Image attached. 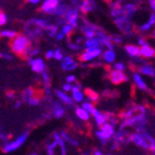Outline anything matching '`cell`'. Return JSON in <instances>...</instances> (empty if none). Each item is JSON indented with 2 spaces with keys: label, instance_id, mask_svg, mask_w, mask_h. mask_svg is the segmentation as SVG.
Wrapping results in <instances>:
<instances>
[{
  "label": "cell",
  "instance_id": "cell-48",
  "mask_svg": "<svg viewBox=\"0 0 155 155\" xmlns=\"http://www.w3.org/2000/svg\"><path fill=\"white\" fill-rule=\"evenodd\" d=\"M0 139H1L2 141H5V142H8V140H9V137H8V135H5V133L0 131Z\"/></svg>",
  "mask_w": 155,
  "mask_h": 155
},
{
  "label": "cell",
  "instance_id": "cell-39",
  "mask_svg": "<svg viewBox=\"0 0 155 155\" xmlns=\"http://www.w3.org/2000/svg\"><path fill=\"white\" fill-rule=\"evenodd\" d=\"M113 69H115V70H120V71H125L126 67H125V65H124V63L119 61V63H115L113 65Z\"/></svg>",
  "mask_w": 155,
  "mask_h": 155
},
{
  "label": "cell",
  "instance_id": "cell-19",
  "mask_svg": "<svg viewBox=\"0 0 155 155\" xmlns=\"http://www.w3.org/2000/svg\"><path fill=\"white\" fill-rule=\"evenodd\" d=\"M124 50L127 53V55H129L131 58L139 57L140 56V48L137 45H134V44H126L124 46Z\"/></svg>",
  "mask_w": 155,
  "mask_h": 155
},
{
  "label": "cell",
  "instance_id": "cell-36",
  "mask_svg": "<svg viewBox=\"0 0 155 155\" xmlns=\"http://www.w3.org/2000/svg\"><path fill=\"white\" fill-rule=\"evenodd\" d=\"M26 104H28L29 106H32V107H36V106H39L40 104V99H39L38 97L36 96H32L31 98H29L28 100H27Z\"/></svg>",
  "mask_w": 155,
  "mask_h": 155
},
{
  "label": "cell",
  "instance_id": "cell-50",
  "mask_svg": "<svg viewBox=\"0 0 155 155\" xmlns=\"http://www.w3.org/2000/svg\"><path fill=\"white\" fill-rule=\"evenodd\" d=\"M149 5H150V8L155 12V0H149Z\"/></svg>",
  "mask_w": 155,
  "mask_h": 155
},
{
  "label": "cell",
  "instance_id": "cell-16",
  "mask_svg": "<svg viewBox=\"0 0 155 155\" xmlns=\"http://www.w3.org/2000/svg\"><path fill=\"white\" fill-rule=\"evenodd\" d=\"M140 57L144 59H151L155 57V48L150 45H144L140 48Z\"/></svg>",
  "mask_w": 155,
  "mask_h": 155
},
{
  "label": "cell",
  "instance_id": "cell-34",
  "mask_svg": "<svg viewBox=\"0 0 155 155\" xmlns=\"http://www.w3.org/2000/svg\"><path fill=\"white\" fill-rule=\"evenodd\" d=\"M57 147V142L55 140L53 141L52 143L46 145V154L48 155H55L54 154V151H55V148Z\"/></svg>",
  "mask_w": 155,
  "mask_h": 155
},
{
  "label": "cell",
  "instance_id": "cell-41",
  "mask_svg": "<svg viewBox=\"0 0 155 155\" xmlns=\"http://www.w3.org/2000/svg\"><path fill=\"white\" fill-rule=\"evenodd\" d=\"M112 42L113 43H115V44H122L123 43V38L122 37H120V36H113L112 37Z\"/></svg>",
  "mask_w": 155,
  "mask_h": 155
},
{
  "label": "cell",
  "instance_id": "cell-51",
  "mask_svg": "<svg viewBox=\"0 0 155 155\" xmlns=\"http://www.w3.org/2000/svg\"><path fill=\"white\" fill-rule=\"evenodd\" d=\"M27 2H29V3H32V5H38L41 0H26Z\"/></svg>",
  "mask_w": 155,
  "mask_h": 155
},
{
  "label": "cell",
  "instance_id": "cell-15",
  "mask_svg": "<svg viewBox=\"0 0 155 155\" xmlns=\"http://www.w3.org/2000/svg\"><path fill=\"white\" fill-rule=\"evenodd\" d=\"M70 9V7L67 5V3L65 2H61L59 5H57V7L54 9L53 13H52V15H54V16H57V17H65V15L67 14L68 10Z\"/></svg>",
  "mask_w": 155,
  "mask_h": 155
},
{
  "label": "cell",
  "instance_id": "cell-9",
  "mask_svg": "<svg viewBox=\"0 0 155 155\" xmlns=\"http://www.w3.org/2000/svg\"><path fill=\"white\" fill-rule=\"evenodd\" d=\"M27 64L31 67L32 71L36 73H42L46 69L45 64H44L43 59H41V58L28 57L27 58Z\"/></svg>",
  "mask_w": 155,
  "mask_h": 155
},
{
  "label": "cell",
  "instance_id": "cell-54",
  "mask_svg": "<svg viewBox=\"0 0 155 155\" xmlns=\"http://www.w3.org/2000/svg\"><path fill=\"white\" fill-rule=\"evenodd\" d=\"M152 37L155 39V28H154V30H153V32H152Z\"/></svg>",
  "mask_w": 155,
  "mask_h": 155
},
{
  "label": "cell",
  "instance_id": "cell-30",
  "mask_svg": "<svg viewBox=\"0 0 155 155\" xmlns=\"http://www.w3.org/2000/svg\"><path fill=\"white\" fill-rule=\"evenodd\" d=\"M32 22H34V24H36L37 26H39L42 29H46L48 25H50V23L45 18H32Z\"/></svg>",
  "mask_w": 155,
  "mask_h": 155
},
{
  "label": "cell",
  "instance_id": "cell-7",
  "mask_svg": "<svg viewBox=\"0 0 155 155\" xmlns=\"http://www.w3.org/2000/svg\"><path fill=\"white\" fill-rule=\"evenodd\" d=\"M108 78H109V80L115 85L122 84V83H125L128 81V77L125 74L124 71L115 70V69H112V70L110 71L109 74H108Z\"/></svg>",
  "mask_w": 155,
  "mask_h": 155
},
{
  "label": "cell",
  "instance_id": "cell-46",
  "mask_svg": "<svg viewBox=\"0 0 155 155\" xmlns=\"http://www.w3.org/2000/svg\"><path fill=\"white\" fill-rule=\"evenodd\" d=\"M54 56V50H48L45 52V58L46 59H52Z\"/></svg>",
  "mask_w": 155,
  "mask_h": 155
},
{
  "label": "cell",
  "instance_id": "cell-12",
  "mask_svg": "<svg viewBox=\"0 0 155 155\" xmlns=\"http://www.w3.org/2000/svg\"><path fill=\"white\" fill-rule=\"evenodd\" d=\"M139 70V73H141V74L143 75H147V77H155V67L153 65H151V64L149 63H143L141 64V66H139L138 68Z\"/></svg>",
  "mask_w": 155,
  "mask_h": 155
},
{
  "label": "cell",
  "instance_id": "cell-18",
  "mask_svg": "<svg viewBox=\"0 0 155 155\" xmlns=\"http://www.w3.org/2000/svg\"><path fill=\"white\" fill-rule=\"evenodd\" d=\"M52 114H53L54 117H56V119H61V117L65 115V108H64L63 104H61V102L55 101L53 104Z\"/></svg>",
  "mask_w": 155,
  "mask_h": 155
},
{
  "label": "cell",
  "instance_id": "cell-3",
  "mask_svg": "<svg viewBox=\"0 0 155 155\" xmlns=\"http://www.w3.org/2000/svg\"><path fill=\"white\" fill-rule=\"evenodd\" d=\"M115 131H116L115 126L112 125V124L109 123V122H107L106 124L100 126L99 129H97L95 135H96L98 140H99L102 144L106 145V144H108L109 140L112 139V137L114 136Z\"/></svg>",
  "mask_w": 155,
  "mask_h": 155
},
{
  "label": "cell",
  "instance_id": "cell-11",
  "mask_svg": "<svg viewBox=\"0 0 155 155\" xmlns=\"http://www.w3.org/2000/svg\"><path fill=\"white\" fill-rule=\"evenodd\" d=\"M78 63L71 56H64L61 59V69L64 71H72L77 69Z\"/></svg>",
  "mask_w": 155,
  "mask_h": 155
},
{
  "label": "cell",
  "instance_id": "cell-35",
  "mask_svg": "<svg viewBox=\"0 0 155 155\" xmlns=\"http://www.w3.org/2000/svg\"><path fill=\"white\" fill-rule=\"evenodd\" d=\"M86 95L88 97V101H91V102H95V101H97L98 100V95L96 94V93H94V92H92V91H90V90H87L86 91Z\"/></svg>",
  "mask_w": 155,
  "mask_h": 155
},
{
  "label": "cell",
  "instance_id": "cell-5",
  "mask_svg": "<svg viewBox=\"0 0 155 155\" xmlns=\"http://www.w3.org/2000/svg\"><path fill=\"white\" fill-rule=\"evenodd\" d=\"M114 24L117 28L123 32L126 36H130L131 31H133V24L130 22V18L126 16V15H121V16H117L115 18H113Z\"/></svg>",
  "mask_w": 155,
  "mask_h": 155
},
{
  "label": "cell",
  "instance_id": "cell-1",
  "mask_svg": "<svg viewBox=\"0 0 155 155\" xmlns=\"http://www.w3.org/2000/svg\"><path fill=\"white\" fill-rule=\"evenodd\" d=\"M128 140L129 142H133L135 145L143 150H150V148L155 143V138L148 133V131H142V133H134L128 134Z\"/></svg>",
  "mask_w": 155,
  "mask_h": 155
},
{
  "label": "cell",
  "instance_id": "cell-28",
  "mask_svg": "<svg viewBox=\"0 0 155 155\" xmlns=\"http://www.w3.org/2000/svg\"><path fill=\"white\" fill-rule=\"evenodd\" d=\"M84 98H85V94L82 92V91H78V92L72 93V99L74 102L81 104V102L84 101Z\"/></svg>",
  "mask_w": 155,
  "mask_h": 155
},
{
  "label": "cell",
  "instance_id": "cell-44",
  "mask_svg": "<svg viewBox=\"0 0 155 155\" xmlns=\"http://www.w3.org/2000/svg\"><path fill=\"white\" fill-rule=\"evenodd\" d=\"M78 91H81V84L80 83H75V84L71 85V91L70 92H78Z\"/></svg>",
  "mask_w": 155,
  "mask_h": 155
},
{
  "label": "cell",
  "instance_id": "cell-37",
  "mask_svg": "<svg viewBox=\"0 0 155 155\" xmlns=\"http://www.w3.org/2000/svg\"><path fill=\"white\" fill-rule=\"evenodd\" d=\"M63 57H64V54H63V51H61V48H56V50H54L53 58H55L56 61H61Z\"/></svg>",
  "mask_w": 155,
  "mask_h": 155
},
{
  "label": "cell",
  "instance_id": "cell-25",
  "mask_svg": "<svg viewBox=\"0 0 155 155\" xmlns=\"http://www.w3.org/2000/svg\"><path fill=\"white\" fill-rule=\"evenodd\" d=\"M93 117H94L96 125L99 126V127L108 122V113H104V112H99V113L96 114V115L93 116Z\"/></svg>",
  "mask_w": 155,
  "mask_h": 155
},
{
  "label": "cell",
  "instance_id": "cell-20",
  "mask_svg": "<svg viewBox=\"0 0 155 155\" xmlns=\"http://www.w3.org/2000/svg\"><path fill=\"white\" fill-rule=\"evenodd\" d=\"M102 61H104V63L107 64H112L114 63V61H115L116 58V54L115 52H114V50H106L104 52H102Z\"/></svg>",
  "mask_w": 155,
  "mask_h": 155
},
{
  "label": "cell",
  "instance_id": "cell-55",
  "mask_svg": "<svg viewBox=\"0 0 155 155\" xmlns=\"http://www.w3.org/2000/svg\"><path fill=\"white\" fill-rule=\"evenodd\" d=\"M104 1H106L107 3H110V2L112 1V0H104Z\"/></svg>",
  "mask_w": 155,
  "mask_h": 155
},
{
  "label": "cell",
  "instance_id": "cell-10",
  "mask_svg": "<svg viewBox=\"0 0 155 155\" xmlns=\"http://www.w3.org/2000/svg\"><path fill=\"white\" fill-rule=\"evenodd\" d=\"M61 3V0H44L40 8V12L45 13V14H51L53 13L54 9Z\"/></svg>",
  "mask_w": 155,
  "mask_h": 155
},
{
  "label": "cell",
  "instance_id": "cell-8",
  "mask_svg": "<svg viewBox=\"0 0 155 155\" xmlns=\"http://www.w3.org/2000/svg\"><path fill=\"white\" fill-rule=\"evenodd\" d=\"M79 17H80V11H79L77 8H70V9L68 10L67 14L65 15L66 23L72 25L75 29L79 27V23H78Z\"/></svg>",
  "mask_w": 155,
  "mask_h": 155
},
{
  "label": "cell",
  "instance_id": "cell-38",
  "mask_svg": "<svg viewBox=\"0 0 155 155\" xmlns=\"http://www.w3.org/2000/svg\"><path fill=\"white\" fill-rule=\"evenodd\" d=\"M68 46H69V48L72 50V51H81V48H82V46H81L80 44L73 43V42H68Z\"/></svg>",
  "mask_w": 155,
  "mask_h": 155
},
{
  "label": "cell",
  "instance_id": "cell-13",
  "mask_svg": "<svg viewBox=\"0 0 155 155\" xmlns=\"http://www.w3.org/2000/svg\"><path fill=\"white\" fill-rule=\"evenodd\" d=\"M54 94L56 95V97H57L58 99L61 100L63 104H67V106H73V104H74V101H73V99H72V97H70L69 95L67 94V93L64 92V91L55 90V91H54Z\"/></svg>",
  "mask_w": 155,
  "mask_h": 155
},
{
  "label": "cell",
  "instance_id": "cell-23",
  "mask_svg": "<svg viewBox=\"0 0 155 155\" xmlns=\"http://www.w3.org/2000/svg\"><path fill=\"white\" fill-rule=\"evenodd\" d=\"M75 114H77V116L79 119L84 122L90 121V119H91L90 112L87 111V110H85L84 108H82V107H77V108H75Z\"/></svg>",
  "mask_w": 155,
  "mask_h": 155
},
{
  "label": "cell",
  "instance_id": "cell-21",
  "mask_svg": "<svg viewBox=\"0 0 155 155\" xmlns=\"http://www.w3.org/2000/svg\"><path fill=\"white\" fill-rule=\"evenodd\" d=\"M54 140L57 142V145L61 148V155H67V148H66V142L64 141V139L61 137V134L54 133L53 135Z\"/></svg>",
  "mask_w": 155,
  "mask_h": 155
},
{
  "label": "cell",
  "instance_id": "cell-29",
  "mask_svg": "<svg viewBox=\"0 0 155 155\" xmlns=\"http://www.w3.org/2000/svg\"><path fill=\"white\" fill-rule=\"evenodd\" d=\"M17 35V32L15 30H10V29H5V30H1L0 31V38H8V39H12L14 38Z\"/></svg>",
  "mask_w": 155,
  "mask_h": 155
},
{
  "label": "cell",
  "instance_id": "cell-4",
  "mask_svg": "<svg viewBox=\"0 0 155 155\" xmlns=\"http://www.w3.org/2000/svg\"><path fill=\"white\" fill-rule=\"evenodd\" d=\"M29 133L28 131H25V133L21 134V135L17 137L16 139H14L13 141H10V142H5L2 147V150L5 153H11L16 151L17 149H19L26 142L27 138H28Z\"/></svg>",
  "mask_w": 155,
  "mask_h": 155
},
{
  "label": "cell",
  "instance_id": "cell-52",
  "mask_svg": "<svg viewBox=\"0 0 155 155\" xmlns=\"http://www.w3.org/2000/svg\"><path fill=\"white\" fill-rule=\"evenodd\" d=\"M93 155H104V154L100 150H95L94 152H93Z\"/></svg>",
  "mask_w": 155,
  "mask_h": 155
},
{
  "label": "cell",
  "instance_id": "cell-53",
  "mask_svg": "<svg viewBox=\"0 0 155 155\" xmlns=\"http://www.w3.org/2000/svg\"><path fill=\"white\" fill-rule=\"evenodd\" d=\"M21 106H22V101H16V102H15V106L14 107L16 108V109H18Z\"/></svg>",
  "mask_w": 155,
  "mask_h": 155
},
{
  "label": "cell",
  "instance_id": "cell-42",
  "mask_svg": "<svg viewBox=\"0 0 155 155\" xmlns=\"http://www.w3.org/2000/svg\"><path fill=\"white\" fill-rule=\"evenodd\" d=\"M66 81H67L68 83L73 84V83L77 82V77H75L74 74H69V75H67V78H66Z\"/></svg>",
  "mask_w": 155,
  "mask_h": 155
},
{
  "label": "cell",
  "instance_id": "cell-57",
  "mask_svg": "<svg viewBox=\"0 0 155 155\" xmlns=\"http://www.w3.org/2000/svg\"><path fill=\"white\" fill-rule=\"evenodd\" d=\"M30 155H38L37 153H32V154H30Z\"/></svg>",
  "mask_w": 155,
  "mask_h": 155
},
{
  "label": "cell",
  "instance_id": "cell-2",
  "mask_svg": "<svg viewBox=\"0 0 155 155\" xmlns=\"http://www.w3.org/2000/svg\"><path fill=\"white\" fill-rule=\"evenodd\" d=\"M30 43H31L30 39L25 34H17L10 42V48L14 54L22 56L26 51V48L30 45Z\"/></svg>",
  "mask_w": 155,
  "mask_h": 155
},
{
  "label": "cell",
  "instance_id": "cell-22",
  "mask_svg": "<svg viewBox=\"0 0 155 155\" xmlns=\"http://www.w3.org/2000/svg\"><path fill=\"white\" fill-rule=\"evenodd\" d=\"M84 48H102L101 41H100L99 38L94 37V38L86 39L84 41Z\"/></svg>",
  "mask_w": 155,
  "mask_h": 155
},
{
  "label": "cell",
  "instance_id": "cell-59",
  "mask_svg": "<svg viewBox=\"0 0 155 155\" xmlns=\"http://www.w3.org/2000/svg\"><path fill=\"white\" fill-rule=\"evenodd\" d=\"M104 155H112V154H104Z\"/></svg>",
  "mask_w": 155,
  "mask_h": 155
},
{
  "label": "cell",
  "instance_id": "cell-17",
  "mask_svg": "<svg viewBox=\"0 0 155 155\" xmlns=\"http://www.w3.org/2000/svg\"><path fill=\"white\" fill-rule=\"evenodd\" d=\"M155 26V13H151L149 15V21L144 24L140 25L138 27V29L140 30L141 32H145V31H150L151 28Z\"/></svg>",
  "mask_w": 155,
  "mask_h": 155
},
{
  "label": "cell",
  "instance_id": "cell-14",
  "mask_svg": "<svg viewBox=\"0 0 155 155\" xmlns=\"http://www.w3.org/2000/svg\"><path fill=\"white\" fill-rule=\"evenodd\" d=\"M133 81H134V84L136 85L137 88H139L140 91H148V85L145 84L141 73L134 72L133 73Z\"/></svg>",
  "mask_w": 155,
  "mask_h": 155
},
{
  "label": "cell",
  "instance_id": "cell-27",
  "mask_svg": "<svg viewBox=\"0 0 155 155\" xmlns=\"http://www.w3.org/2000/svg\"><path fill=\"white\" fill-rule=\"evenodd\" d=\"M136 113H137V110H136V106H134V107L128 108V109L124 110V111L120 114V117L123 119V120H125V119H128V117H131V116Z\"/></svg>",
  "mask_w": 155,
  "mask_h": 155
},
{
  "label": "cell",
  "instance_id": "cell-6",
  "mask_svg": "<svg viewBox=\"0 0 155 155\" xmlns=\"http://www.w3.org/2000/svg\"><path fill=\"white\" fill-rule=\"evenodd\" d=\"M102 54V48H85V51L79 55L80 61H92L95 58L99 57Z\"/></svg>",
  "mask_w": 155,
  "mask_h": 155
},
{
  "label": "cell",
  "instance_id": "cell-24",
  "mask_svg": "<svg viewBox=\"0 0 155 155\" xmlns=\"http://www.w3.org/2000/svg\"><path fill=\"white\" fill-rule=\"evenodd\" d=\"M82 104V108H84L85 110H87V111L90 112V114H91V116H95L96 114H98L99 113V110L97 109L96 107H95V104H94V102H91V101H83V102H81Z\"/></svg>",
  "mask_w": 155,
  "mask_h": 155
},
{
  "label": "cell",
  "instance_id": "cell-32",
  "mask_svg": "<svg viewBox=\"0 0 155 155\" xmlns=\"http://www.w3.org/2000/svg\"><path fill=\"white\" fill-rule=\"evenodd\" d=\"M45 30L48 31V36L52 37V38H55L56 35H57V32H58V26L57 25H54V24H50Z\"/></svg>",
  "mask_w": 155,
  "mask_h": 155
},
{
  "label": "cell",
  "instance_id": "cell-31",
  "mask_svg": "<svg viewBox=\"0 0 155 155\" xmlns=\"http://www.w3.org/2000/svg\"><path fill=\"white\" fill-rule=\"evenodd\" d=\"M32 96H35V91L34 88H31V87H29V88H26V90L23 92L22 94V99L24 102H27V100L29 99V98H31Z\"/></svg>",
  "mask_w": 155,
  "mask_h": 155
},
{
  "label": "cell",
  "instance_id": "cell-33",
  "mask_svg": "<svg viewBox=\"0 0 155 155\" xmlns=\"http://www.w3.org/2000/svg\"><path fill=\"white\" fill-rule=\"evenodd\" d=\"M73 29H74V27H73L72 25L68 24V23H65V24L61 26V31L63 32L65 36H70V35L72 34Z\"/></svg>",
  "mask_w": 155,
  "mask_h": 155
},
{
  "label": "cell",
  "instance_id": "cell-45",
  "mask_svg": "<svg viewBox=\"0 0 155 155\" xmlns=\"http://www.w3.org/2000/svg\"><path fill=\"white\" fill-rule=\"evenodd\" d=\"M71 83H68L66 82L65 84H63V91L64 92H70L71 91Z\"/></svg>",
  "mask_w": 155,
  "mask_h": 155
},
{
  "label": "cell",
  "instance_id": "cell-58",
  "mask_svg": "<svg viewBox=\"0 0 155 155\" xmlns=\"http://www.w3.org/2000/svg\"><path fill=\"white\" fill-rule=\"evenodd\" d=\"M152 153H153V155H155V151H153V152H152Z\"/></svg>",
  "mask_w": 155,
  "mask_h": 155
},
{
  "label": "cell",
  "instance_id": "cell-43",
  "mask_svg": "<svg viewBox=\"0 0 155 155\" xmlns=\"http://www.w3.org/2000/svg\"><path fill=\"white\" fill-rule=\"evenodd\" d=\"M0 58H3V59H7V61H12L13 56L11 54H7V53H0Z\"/></svg>",
  "mask_w": 155,
  "mask_h": 155
},
{
  "label": "cell",
  "instance_id": "cell-40",
  "mask_svg": "<svg viewBox=\"0 0 155 155\" xmlns=\"http://www.w3.org/2000/svg\"><path fill=\"white\" fill-rule=\"evenodd\" d=\"M7 22H8L7 15H5L2 11H0V26H3V25H5V24H7Z\"/></svg>",
  "mask_w": 155,
  "mask_h": 155
},
{
  "label": "cell",
  "instance_id": "cell-47",
  "mask_svg": "<svg viewBox=\"0 0 155 155\" xmlns=\"http://www.w3.org/2000/svg\"><path fill=\"white\" fill-rule=\"evenodd\" d=\"M138 43L140 44L141 46H144V45H149V42L147 41V39L142 38V37H140V38L138 39Z\"/></svg>",
  "mask_w": 155,
  "mask_h": 155
},
{
  "label": "cell",
  "instance_id": "cell-26",
  "mask_svg": "<svg viewBox=\"0 0 155 155\" xmlns=\"http://www.w3.org/2000/svg\"><path fill=\"white\" fill-rule=\"evenodd\" d=\"M61 137L64 139V141H65L66 143H69V144L72 145V147H79V141H78L77 139L72 138V137L68 133H66V131H61Z\"/></svg>",
  "mask_w": 155,
  "mask_h": 155
},
{
  "label": "cell",
  "instance_id": "cell-49",
  "mask_svg": "<svg viewBox=\"0 0 155 155\" xmlns=\"http://www.w3.org/2000/svg\"><path fill=\"white\" fill-rule=\"evenodd\" d=\"M56 40H58V41H61V40H63L64 38H65V35L63 34V32H57V35H56Z\"/></svg>",
  "mask_w": 155,
  "mask_h": 155
},
{
  "label": "cell",
  "instance_id": "cell-56",
  "mask_svg": "<svg viewBox=\"0 0 155 155\" xmlns=\"http://www.w3.org/2000/svg\"><path fill=\"white\" fill-rule=\"evenodd\" d=\"M83 155H91V154H90V153H84Z\"/></svg>",
  "mask_w": 155,
  "mask_h": 155
}]
</instances>
